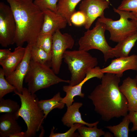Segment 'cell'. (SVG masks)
I'll use <instances>...</instances> for the list:
<instances>
[{
  "label": "cell",
  "instance_id": "cell-1",
  "mask_svg": "<svg viewBox=\"0 0 137 137\" xmlns=\"http://www.w3.org/2000/svg\"><path fill=\"white\" fill-rule=\"evenodd\" d=\"M120 78L114 74L106 73L101 79V83L88 96L95 111L105 121L128 114L127 101L119 88Z\"/></svg>",
  "mask_w": 137,
  "mask_h": 137
},
{
  "label": "cell",
  "instance_id": "cell-2",
  "mask_svg": "<svg viewBox=\"0 0 137 137\" xmlns=\"http://www.w3.org/2000/svg\"><path fill=\"white\" fill-rule=\"evenodd\" d=\"M6 0L16 22L15 43L17 46H22L25 42L31 46L35 45L43 22V11L35 4L33 0Z\"/></svg>",
  "mask_w": 137,
  "mask_h": 137
},
{
  "label": "cell",
  "instance_id": "cell-3",
  "mask_svg": "<svg viewBox=\"0 0 137 137\" xmlns=\"http://www.w3.org/2000/svg\"><path fill=\"white\" fill-rule=\"evenodd\" d=\"M14 95H18L20 99L21 106L17 113L18 118H22L26 123L27 129L26 137H33L41 130L44 132L42 124L44 122V114L38 105V98L35 93H30L28 89L24 87L21 93L16 90Z\"/></svg>",
  "mask_w": 137,
  "mask_h": 137
},
{
  "label": "cell",
  "instance_id": "cell-4",
  "mask_svg": "<svg viewBox=\"0 0 137 137\" xmlns=\"http://www.w3.org/2000/svg\"><path fill=\"white\" fill-rule=\"evenodd\" d=\"M63 59L71 73L68 83L71 86L81 82L87 73L98 64L97 58L92 56L88 51L79 49L66 51Z\"/></svg>",
  "mask_w": 137,
  "mask_h": 137
},
{
  "label": "cell",
  "instance_id": "cell-5",
  "mask_svg": "<svg viewBox=\"0 0 137 137\" xmlns=\"http://www.w3.org/2000/svg\"><path fill=\"white\" fill-rule=\"evenodd\" d=\"M56 75L46 64L40 63L30 59L24 80L27 83V89L32 94L60 82L69 83V80L62 79Z\"/></svg>",
  "mask_w": 137,
  "mask_h": 137
},
{
  "label": "cell",
  "instance_id": "cell-6",
  "mask_svg": "<svg viewBox=\"0 0 137 137\" xmlns=\"http://www.w3.org/2000/svg\"><path fill=\"white\" fill-rule=\"evenodd\" d=\"M114 11L118 14L120 19L116 21L105 17L104 15L98 19L105 25L106 30L110 33V40L118 42L137 31V27L133 21L134 14L131 12L119 10L115 8Z\"/></svg>",
  "mask_w": 137,
  "mask_h": 137
},
{
  "label": "cell",
  "instance_id": "cell-7",
  "mask_svg": "<svg viewBox=\"0 0 137 137\" xmlns=\"http://www.w3.org/2000/svg\"><path fill=\"white\" fill-rule=\"evenodd\" d=\"M105 24L98 19L95 26L91 29H87L78 41L79 49L87 51L96 49L103 54L105 62L110 58L109 52L112 47L108 44L105 33Z\"/></svg>",
  "mask_w": 137,
  "mask_h": 137
},
{
  "label": "cell",
  "instance_id": "cell-8",
  "mask_svg": "<svg viewBox=\"0 0 137 137\" xmlns=\"http://www.w3.org/2000/svg\"><path fill=\"white\" fill-rule=\"evenodd\" d=\"M53 36L51 64L52 69L57 74L60 71L64 53L67 49L73 48L75 40L70 34L62 33L60 30H57Z\"/></svg>",
  "mask_w": 137,
  "mask_h": 137
},
{
  "label": "cell",
  "instance_id": "cell-9",
  "mask_svg": "<svg viewBox=\"0 0 137 137\" xmlns=\"http://www.w3.org/2000/svg\"><path fill=\"white\" fill-rule=\"evenodd\" d=\"M16 24L10 7L0 3V44L4 47L14 43Z\"/></svg>",
  "mask_w": 137,
  "mask_h": 137
},
{
  "label": "cell",
  "instance_id": "cell-10",
  "mask_svg": "<svg viewBox=\"0 0 137 137\" xmlns=\"http://www.w3.org/2000/svg\"><path fill=\"white\" fill-rule=\"evenodd\" d=\"M109 0H83L80 4L79 11L84 15L85 22L83 26L89 29L95 20L98 17L104 15V11L109 8Z\"/></svg>",
  "mask_w": 137,
  "mask_h": 137
},
{
  "label": "cell",
  "instance_id": "cell-11",
  "mask_svg": "<svg viewBox=\"0 0 137 137\" xmlns=\"http://www.w3.org/2000/svg\"><path fill=\"white\" fill-rule=\"evenodd\" d=\"M99 66H96L90 70L87 74L84 79L78 84L74 86L64 85L63 87V91L65 92V96L62 98V101L64 103L67 107L71 105L74 101V98L76 96L83 98L85 96L84 93L82 92V88L84 83L90 79L96 77L101 79L104 74L101 71Z\"/></svg>",
  "mask_w": 137,
  "mask_h": 137
},
{
  "label": "cell",
  "instance_id": "cell-12",
  "mask_svg": "<svg viewBox=\"0 0 137 137\" xmlns=\"http://www.w3.org/2000/svg\"><path fill=\"white\" fill-rule=\"evenodd\" d=\"M31 46L27 44L24 57L16 69L8 76L5 77L7 81L13 85L16 91L21 93L23 87V82L28 70L31 59Z\"/></svg>",
  "mask_w": 137,
  "mask_h": 137
},
{
  "label": "cell",
  "instance_id": "cell-13",
  "mask_svg": "<svg viewBox=\"0 0 137 137\" xmlns=\"http://www.w3.org/2000/svg\"><path fill=\"white\" fill-rule=\"evenodd\" d=\"M128 70L137 71V55L133 54L112 60L109 65L101 68V70L104 73L114 74L121 78L123 76L124 72Z\"/></svg>",
  "mask_w": 137,
  "mask_h": 137
},
{
  "label": "cell",
  "instance_id": "cell-14",
  "mask_svg": "<svg viewBox=\"0 0 137 137\" xmlns=\"http://www.w3.org/2000/svg\"><path fill=\"white\" fill-rule=\"evenodd\" d=\"M42 11L43 13L44 20L40 34L53 35L57 30L66 27L67 21L60 15L48 9Z\"/></svg>",
  "mask_w": 137,
  "mask_h": 137
},
{
  "label": "cell",
  "instance_id": "cell-15",
  "mask_svg": "<svg viewBox=\"0 0 137 137\" xmlns=\"http://www.w3.org/2000/svg\"><path fill=\"white\" fill-rule=\"evenodd\" d=\"M119 88L127 99L129 111L137 112V80L136 79L129 77H127L123 81Z\"/></svg>",
  "mask_w": 137,
  "mask_h": 137
},
{
  "label": "cell",
  "instance_id": "cell-16",
  "mask_svg": "<svg viewBox=\"0 0 137 137\" xmlns=\"http://www.w3.org/2000/svg\"><path fill=\"white\" fill-rule=\"evenodd\" d=\"M83 105L81 102H75L67 107V110L62 117L61 121L63 125L68 127H71L75 123L82 124L89 127L97 125L98 121L90 123L84 121L82 119L79 109Z\"/></svg>",
  "mask_w": 137,
  "mask_h": 137
},
{
  "label": "cell",
  "instance_id": "cell-17",
  "mask_svg": "<svg viewBox=\"0 0 137 137\" xmlns=\"http://www.w3.org/2000/svg\"><path fill=\"white\" fill-rule=\"evenodd\" d=\"M18 119L15 114L5 113L0 117V137H8L15 133L20 132L22 127L16 120Z\"/></svg>",
  "mask_w": 137,
  "mask_h": 137
},
{
  "label": "cell",
  "instance_id": "cell-18",
  "mask_svg": "<svg viewBox=\"0 0 137 137\" xmlns=\"http://www.w3.org/2000/svg\"><path fill=\"white\" fill-rule=\"evenodd\" d=\"M26 47L18 46L14 48L10 56L6 59L0 61L5 77L15 70L23 60L25 55Z\"/></svg>",
  "mask_w": 137,
  "mask_h": 137
},
{
  "label": "cell",
  "instance_id": "cell-19",
  "mask_svg": "<svg viewBox=\"0 0 137 137\" xmlns=\"http://www.w3.org/2000/svg\"><path fill=\"white\" fill-rule=\"evenodd\" d=\"M137 41V31L118 43L109 52L110 58L129 56L131 50Z\"/></svg>",
  "mask_w": 137,
  "mask_h": 137
},
{
  "label": "cell",
  "instance_id": "cell-20",
  "mask_svg": "<svg viewBox=\"0 0 137 137\" xmlns=\"http://www.w3.org/2000/svg\"><path fill=\"white\" fill-rule=\"evenodd\" d=\"M81 0H58L56 12L65 19L69 26H71L72 25L71 20V16L76 11L75 8Z\"/></svg>",
  "mask_w": 137,
  "mask_h": 137
},
{
  "label": "cell",
  "instance_id": "cell-21",
  "mask_svg": "<svg viewBox=\"0 0 137 137\" xmlns=\"http://www.w3.org/2000/svg\"><path fill=\"white\" fill-rule=\"evenodd\" d=\"M62 98L60 93L58 92L51 99L39 100L38 105L43 111L45 119L54 109H62L64 107L65 104L62 101Z\"/></svg>",
  "mask_w": 137,
  "mask_h": 137
},
{
  "label": "cell",
  "instance_id": "cell-22",
  "mask_svg": "<svg viewBox=\"0 0 137 137\" xmlns=\"http://www.w3.org/2000/svg\"><path fill=\"white\" fill-rule=\"evenodd\" d=\"M131 123L128 114L124 117L122 121L119 124L115 126H108L105 127L108 129L115 137H128L129 129V126Z\"/></svg>",
  "mask_w": 137,
  "mask_h": 137
},
{
  "label": "cell",
  "instance_id": "cell-23",
  "mask_svg": "<svg viewBox=\"0 0 137 137\" xmlns=\"http://www.w3.org/2000/svg\"><path fill=\"white\" fill-rule=\"evenodd\" d=\"M52 55L43 49L35 45L32 46L31 52V59L42 64H46L51 61Z\"/></svg>",
  "mask_w": 137,
  "mask_h": 137
},
{
  "label": "cell",
  "instance_id": "cell-24",
  "mask_svg": "<svg viewBox=\"0 0 137 137\" xmlns=\"http://www.w3.org/2000/svg\"><path fill=\"white\" fill-rule=\"evenodd\" d=\"M53 41V35L40 33L37 38L35 45L52 55Z\"/></svg>",
  "mask_w": 137,
  "mask_h": 137
},
{
  "label": "cell",
  "instance_id": "cell-25",
  "mask_svg": "<svg viewBox=\"0 0 137 137\" xmlns=\"http://www.w3.org/2000/svg\"><path fill=\"white\" fill-rule=\"evenodd\" d=\"M20 107L17 102L11 99H5L3 98L0 99V113H11L15 114L17 116V113Z\"/></svg>",
  "mask_w": 137,
  "mask_h": 137
},
{
  "label": "cell",
  "instance_id": "cell-26",
  "mask_svg": "<svg viewBox=\"0 0 137 137\" xmlns=\"http://www.w3.org/2000/svg\"><path fill=\"white\" fill-rule=\"evenodd\" d=\"M79 137H100L104 135L105 132L102 129H98L97 125L92 127H86L84 125L77 129Z\"/></svg>",
  "mask_w": 137,
  "mask_h": 137
},
{
  "label": "cell",
  "instance_id": "cell-27",
  "mask_svg": "<svg viewBox=\"0 0 137 137\" xmlns=\"http://www.w3.org/2000/svg\"><path fill=\"white\" fill-rule=\"evenodd\" d=\"M2 68L0 69V99L6 95L16 90V88L9 83L5 77Z\"/></svg>",
  "mask_w": 137,
  "mask_h": 137
},
{
  "label": "cell",
  "instance_id": "cell-28",
  "mask_svg": "<svg viewBox=\"0 0 137 137\" xmlns=\"http://www.w3.org/2000/svg\"><path fill=\"white\" fill-rule=\"evenodd\" d=\"M85 125L80 123H75L70 127L67 131L64 133H57L54 132L55 127H53L51 130L49 137H79V133L75 132V131L80 127Z\"/></svg>",
  "mask_w": 137,
  "mask_h": 137
},
{
  "label": "cell",
  "instance_id": "cell-29",
  "mask_svg": "<svg viewBox=\"0 0 137 137\" xmlns=\"http://www.w3.org/2000/svg\"><path fill=\"white\" fill-rule=\"evenodd\" d=\"M58 0H34L33 3L42 11L45 9L56 12Z\"/></svg>",
  "mask_w": 137,
  "mask_h": 137
},
{
  "label": "cell",
  "instance_id": "cell-30",
  "mask_svg": "<svg viewBox=\"0 0 137 137\" xmlns=\"http://www.w3.org/2000/svg\"><path fill=\"white\" fill-rule=\"evenodd\" d=\"M117 9L131 12L137 16V0H123Z\"/></svg>",
  "mask_w": 137,
  "mask_h": 137
},
{
  "label": "cell",
  "instance_id": "cell-31",
  "mask_svg": "<svg viewBox=\"0 0 137 137\" xmlns=\"http://www.w3.org/2000/svg\"><path fill=\"white\" fill-rule=\"evenodd\" d=\"M72 23L77 26L83 25L86 21L84 14L80 11H76L71 16V18Z\"/></svg>",
  "mask_w": 137,
  "mask_h": 137
},
{
  "label": "cell",
  "instance_id": "cell-32",
  "mask_svg": "<svg viewBox=\"0 0 137 137\" xmlns=\"http://www.w3.org/2000/svg\"><path fill=\"white\" fill-rule=\"evenodd\" d=\"M128 115L130 122L132 123L133 125L131 131L133 132L137 130V112L129 111Z\"/></svg>",
  "mask_w": 137,
  "mask_h": 137
},
{
  "label": "cell",
  "instance_id": "cell-33",
  "mask_svg": "<svg viewBox=\"0 0 137 137\" xmlns=\"http://www.w3.org/2000/svg\"><path fill=\"white\" fill-rule=\"evenodd\" d=\"M9 50L8 49H0V61L4 60L10 56L11 53Z\"/></svg>",
  "mask_w": 137,
  "mask_h": 137
},
{
  "label": "cell",
  "instance_id": "cell-34",
  "mask_svg": "<svg viewBox=\"0 0 137 137\" xmlns=\"http://www.w3.org/2000/svg\"><path fill=\"white\" fill-rule=\"evenodd\" d=\"M9 137H26L25 132H16L10 135Z\"/></svg>",
  "mask_w": 137,
  "mask_h": 137
},
{
  "label": "cell",
  "instance_id": "cell-35",
  "mask_svg": "<svg viewBox=\"0 0 137 137\" xmlns=\"http://www.w3.org/2000/svg\"><path fill=\"white\" fill-rule=\"evenodd\" d=\"M104 136L105 137H113L114 136L113 135L108 132H105Z\"/></svg>",
  "mask_w": 137,
  "mask_h": 137
},
{
  "label": "cell",
  "instance_id": "cell-36",
  "mask_svg": "<svg viewBox=\"0 0 137 137\" xmlns=\"http://www.w3.org/2000/svg\"><path fill=\"white\" fill-rule=\"evenodd\" d=\"M131 20L134 22L137 28V16H135L134 18Z\"/></svg>",
  "mask_w": 137,
  "mask_h": 137
},
{
  "label": "cell",
  "instance_id": "cell-37",
  "mask_svg": "<svg viewBox=\"0 0 137 137\" xmlns=\"http://www.w3.org/2000/svg\"><path fill=\"white\" fill-rule=\"evenodd\" d=\"M135 78L137 80V74L136 75Z\"/></svg>",
  "mask_w": 137,
  "mask_h": 137
}]
</instances>
